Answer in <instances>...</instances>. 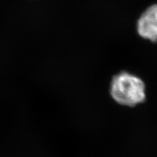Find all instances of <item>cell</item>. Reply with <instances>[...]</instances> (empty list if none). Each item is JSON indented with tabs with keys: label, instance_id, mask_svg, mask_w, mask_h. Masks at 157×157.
Segmentation results:
<instances>
[{
	"label": "cell",
	"instance_id": "cell-1",
	"mask_svg": "<svg viewBox=\"0 0 157 157\" xmlns=\"http://www.w3.org/2000/svg\"><path fill=\"white\" fill-rule=\"evenodd\" d=\"M111 97L118 104L135 106L145 100V86L140 78L128 72H121L111 81Z\"/></svg>",
	"mask_w": 157,
	"mask_h": 157
},
{
	"label": "cell",
	"instance_id": "cell-2",
	"mask_svg": "<svg viewBox=\"0 0 157 157\" xmlns=\"http://www.w3.org/2000/svg\"><path fill=\"white\" fill-rule=\"evenodd\" d=\"M137 29L141 37L157 42V4L150 6L141 14Z\"/></svg>",
	"mask_w": 157,
	"mask_h": 157
}]
</instances>
